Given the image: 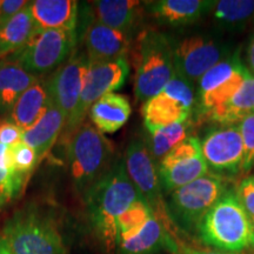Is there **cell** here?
<instances>
[{
    "label": "cell",
    "instance_id": "83f0119b",
    "mask_svg": "<svg viewBox=\"0 0 254 254\" xmlns=\"http://www.w3.org/2000/svg\"><path fill=\"white\" fill-rule=\"evenodd\" d=\"M153 215V208L144 198L133 202L118 220V243L135 236Z\"/></svg>",
    "mask_w": 254,
    "mask_h": 254
},
{
    "label": "cell",
    "instance_id": "4fadbf2b",
    "mask_svg": "<svg viewBox=\"0 0 254 254\" xmlns=\"http://www.w3.org/2000/svg\"><path fill=\"white\" fill-rule=\"evenodd\" d=\"M126 173L138 192L140 193L154 214L160 219L166 211L161 195V184L159 178L158 165L150 153L147 144L135 138L129 141L124 155Z\"/></svg>",
    "mask_w": 254,
    "mask_h": 254
},
{
    "label": "cell",
    "instance_id": "7a4b0ae2",
    "mask_svg": "<svg viewBox=\"0 0 254 254\" xmlns=\"http://www.w3.org/2000/svg\"><path fill=\"white\" fill-rule=\"evenodd\" d=\"M200 239L222 252L239 253L254 247L252 219L236 192L227 190L213 207L206 213L198 226Z\"/></svg>",
    "mask_w": 254,
    "mask_h": 254
},
{
    "label": "cell",
    "instance_id": "e575fe53",
    "mask_svg": "<svg viewBox=\"0 0 254 254\" xmlns=\"http://www.w3.org/2000/svg\"><path fill=\"white\" fill-rule=\"evenodd\" d=\"M176 254H239V253L222 252V251H204V250L190 249V247H182V249L177 250Z\"/></svg>",
    "mask_w": 254,
    "mask_h": 254
},
{
    "label": "cell",
    "instance_id": "603a6c76",
    "mask_svg": "<svg viewBox=\"0 0 254 254\" xmlns=\"http://www.w3.org/2000/svg\"><path fill=\"white\" fill-rule=\"evenodd\" d=\"M40 78L25 71L11 60L0 62V114L11 112L18 98Z\"/></svg>",
    "mask_w": 254,
    "mask_h": 254
},
{
    "label": "cell",
    "instance_id": "f35d334b",
    "mask_svg": "<svg viewBox=\"0 0 254 254\" xmlns=\"http://www.w3.org/2000/svg\"><path fill=\"white\" fill-rule=\"evenodd\" d=\"M252 224H253V230H254V218H252Z\"/></svg>",
    "mask_w": 254,
    "mask_h": 254
},
{
    "label": "cell",
    "instance_id": "d6986e66",
    "mask_svg": "<svg viewBox=\"0 0 254 254\" xmlns=\"http://www.w3.org/2000/svg\"><path fill=\"white\" fill-rule=\"evenodd\" d=\"M131 113L132 107L126 95L113 92L95 101L87 114L98 131L103 134H112L128 122Z\"/></svg>",
    "mask_w": 254,
    "mask_h": 254
},
{
    "label": "cell",
    "instance_id": "d590c367",
    "mask_svg": "<svg viewBox=\"0 0 254 254\" xmlns=\"http://www.w3.org/2000/svg\"><path fill=\"white\" fill-rule=\"evenodd\" d=\"M246 62L249 65V71L254 74V36L251 38L246 50Z\"/></svg>",
    "mask_w": 254,
    "mask_h": 254
},
{
    "label": "cell",
    "instance_id": "4316f807",
    "mask_svg": "<svg viewBox=\"0 0 254 254\" xmlns=\"http://www.w3.org/2000/svg\"><path fill=\"white\" fill-rule=\"evenodd\" d=\"M213 18L225 30H243L254 15V0H220L213 7Z\"/></svg>",
    "mask_w": 254,
    "mask_h": 254
},
{
    "label": "cell",
    "instance_id": "5b68a950",
    "mask_svg": "<svg viewBox=\"0 0 254 254\" xmlns=\"http://www.w3.org/2000/svg\"><path fill=\"white\" fill-rule=\"evenodd\" d=\"M1 236L12 254H67L57 222L34 207L15 212L6 221Z\"/></svg>",
    "mask_w": 254,
    "mask_h": 254
},
{
    "label": "cell",
    "instance_id": "8d00e7d4",
    "mask_svg": "<svg viewBox=\"0 0 254 254\" xmlns=\"http://www.w3.org/2000/svg\"><path fill=\"white\" fill-rule=\"evenodd\" d=\"M8 148L9 146L0 144V167L8 170Z\"/></svg>",
    "mask_w": 254,
    "mask_h": 254
},
{
    "label": "cell",
    "instance_id": "ffe728a7",
    "mask_svg": "<svg viewBox=\"0 0 254 254\" xmlns=\"http://www.w3.org/2000/svg\"><path fill=\"white\" fill-rule=\"evenodd\" d=\"M51 105L52 101L46 81L38 80L18 98L9 112V117L21 131H26L39 122Z\"/></svg>",
    "mask_w": 254,
    "mask_h": 254
},
{
    "label": "cell",
    "instance_id": "8992f818",
    "mask_svg": "<svg viewBox=\"0 0 254 254\" xmlns=\"http://www.w3.org/2000/svg\"><path fill=\"white\" fill-rule=\"evenodd\" d=\"M77 34V31L38 30L26 45L12 53L8 60L40 78L57 71L71 57Z\"/></svg>",
    "mask_w": 254,
    "mask_h": 254
},
{
    "label": "cell",
    "instance_id": "1f68e13d",
    "mask_svg": "<svg viewBox=\"0 0 254 254\" xmlns=\"http://www.w3.org/2000/svg\"><path fill=\"white\" fill-rule=\"evenodd\" d=\"M236 194L251 219L254 218V176H247L238 184Z\"/></svg>",
    "mask_w": 254,
    "mask_h": 254
},
{
    "label": "cell",
    "instance_id": "6da1fadb",
    "mask_svg": "<svg viewBox=\"0 0 254 254\" xmlns=\"http://www.w3.org/2000/svg\"><path fill=\"white\" fill-rule=\"evenodd\" d=\"M92 230L105 254L118 253V220L138 199L142 198L126 173L124 159L85 193Z\"/></svg>",
    "mask_w": 254,
    "mask_h": 254
},
{
    "label": "cell",
    "instance_id": "74e56055",
    "mask_svg": "<svg viewBox=\"0 0 254 254\" xmlns=\"http://www.w3.org/2000/svg\"><path fill=\"white\" fill-rule=\"evenodd\" d=\"M0 254H12L11 250L2 236H0Z\"/></svg>",
    "mask_w": 254,
    "mask_h": 254
},
{
    "label": "cell",
    "instance_id": "f546056e",
    "mask_svg": "<svg viewBox=\"0 0 254 254\" xmlns=\"http://www.w3.org/2000/svg\"><path fill=\"white\" fill-rule=\"evenodd\" d=\"M238 127L244 145L243 172H247L254 165V113L245 117Z\"/></svg>",
    "mask_w": 254,
    "mask_h": 254
},
{
    "label": "cell",
    "instance_id": "5bb4252c",
    "mask_svg": "<svg viewBox=\"0 0 254 254\" xmlns=\"http://www.w3.org/2000/svg\"><path fill=\"white\" fill-rule=\"evenodd\" d=\"M201 153L208 170L218 176H236L243 172L244 145L238 125L212 128L200 140Z\"/></svg>",
    "mask_w": 254,
    "mask_h": 254
},
{
    "label": "cell",
    "instance_id": "7402d4cb",
    "mask_svg": "<svg viewBox=\"0 0 254 254\" xmlns=\"http://www.w3.org/2000/svg\"><path fill=\"white\" fill-rule=\"evenodd\" d=\"M252 113H254V74L247 69L245 80L233 98L209 112L204 119L221 126L238 125L245 117Z\"/></svg>",
    "mask_w": 254,
    "mask_h": 254
},
{
    "label": "cell",
    "instance_id": "ba28073f",
    "mask_svg": "<svg viewBox=\"0 0 254 254\" xmlns=\"http://www.w3.org/2000/svg\"><path fill=\"white\" fill-rule=\"evenodd\" d=\"M195 104L194 85L179 73L142 106L146 129L187 122Z\"/></svg>",
    "mask_w": 254,
    "mask_h": 254
},
{
    "label": "cell",
    "instance_id": "836d02e7",
    "mask_svg": "<svg viewBox=\"0 0 254 254\" xmlns=\"http://www.w3.org/2000/svg\"><path fill=\"white\" fill-rule=\"evenodd\" d=\"M30 1L26 0H0V23L8 20L19 12L28 7Z\"/></svg>",
    "mask_w": 254,
    "mask_h": 254
},
{
    "label": "cell",
    "instance_id": "3957f363",
    "mask_svg": "<svg viewBox=\"0 0 254 254\" xmlns=\"http://www.w3.org/2000/svg\"><path fill=\"white\" fill-rule=\"evenodd\" d=\"M112 141L90 123H82L73 132L68 144L69 176L74 190L85 193L113 166Z\"/></svg>",
    "mask_w": 254,
    "mask_h": 254
},
{
    "label": "cell",
    "instance_id": "8fae6325",
    "mask_svg": "<svg viewBox=\"0 0 254 254\" xmlns=\"http://www.w3.org/2000/svg\"><path fill=\"white\" fill-rule=\"evenodd\" d=\"M88 67L90 60L86 52L74 50L46 81L51 101L65 116L66 125L77 112Z\"/></svg>",
    "mask_w": 254,
    "mask_h": 254
},
{
    "label": "cell",
    "instance_id": "44dd1931",
    "mask_svg": "<svg viewBox=\"0 0 254 254\" xmlns=\"http://www.w3.org/2000/svg\"><path fill=\"white\" fill-rule=\"evenodd\" d=\"M66 118L58 107L51 105L47 112L31 128L23 131L21 141L31 146L39 158V161L49 153L57 139L65 128Z\"/></svg>",
    "mask_w": 254,
    "mask_h": 254
},
{
    "label": "cell",
    "instance_id": "d6a6232c",
    "mask_svg": "<svg viewBox=\"0 0 254 254\" xmlns=\"http://www.w3.org/2000/svg\"><path fill=\"white\" fill-rule=\"evenodd\" d=\"M21 131L11 119H0V144L12 146L21 141Z\"/></svg>",
    "mask_w": 254,
    "mask_h": 254
},
{
    "label": "cell",
    "instance_id": "52a82bcc",
    "mask_svg": "<svg viewBox=\"0 0 254 254\" xmlns=\"http://www.w3.org/2000/svg\"><path fill=\"white\" fill-rule=\"evenodd\" d=\"M226 190L224 178L218 174H205L170 193L168 214L185 230L198 228L202 218Z\"/></svg>",
    "mask_w": 254,
    "mask_h": 254
},
{
    "label": "cell",
    "instance_id": "d4e9b609",
    "mask_svg": "<svg viewBox=\"0 0 254 254\" xmlns=\"http://www.w3.org/2000/svg\"><path fill=\"white\" fill-rule=\"evenodd\" d=\"M168 237L163 222L153 215L135 236L118 243L119 254H157L166 245Z\"/></svg>",
    "mask_w": 254,
    "mask_h": 254
},
{
    "label": "cell",
    "instance_id": "30bf717a",
    "mask_svg": "<svg viewBox=\"0 0 254 254\" xmlns=\"http://www.w3.org/2000/svg\"><path fill=\"white\" fill-rule=\"evenodd\" d=\"M224 43L206 34H195L173 43V58L176 72L198 84L200 78L221 60L230 57Z\"/></svg>",
    "mask_w": 254,
    "mask_h": 254
},
{
    "label": "cell",
    "instance_id": "2e32d148",
    "mask_svg": "<svg viewBox=\"0 0 254 254\" xmlns=\"http://www.w3.org/2000/svg\"><path fill=\"white\" fill-rule=\"evenodd\" d=\"M215 2L212 0H158L146 1L145 8L159 23L180 27L195 23L209 13Z\"/></svg>",
    "mask_w": 254,
    "mask_h": 254
},
{
    "label": "cell",
    "instance_id": "f1b7e54d",
    "mask_svg": "<svg viewBox=\"0 0 254 254\" xmlns=\"http://www.w3.org/2000/svg\"><path fill=\"white\" fill-rule=\"evenodd\" d=\"M39 158L36 153V151L20 141L17 144L9 146L8 148V171L17 176L24 177L27 179V177L36 170V167L39 164Z\"/></svg>",
    "mask_w": 254,
    "mask_h": 254
},
{
    "label": "cell",
    "instance_id": "9c48e42d",
    "mask_svg": "<svg viewBox=\"0 0 254 254\" xmlns=\"http://www.w3.org/2000/svg\"><path fill=\"white\" fill-rule=\"evenodd\" d=\"M129 74V64L127 58H120L111 62L90 63L84 88L77 112L73 119L65 126L66 134L71 136L73 132L84 123L88 110L95 101L104 95L113 93L124 86Z\"/></svg>",
    "mask_w": 254,
    "mask_h": 254
},
{
    "label": "cell",
    "instance_id": "e0dca14e",
    "mask_svg": "<svg viewBox=\"0 0 254 254\" xmlns=\"http://www.w3.org/2000/svg\"><path fill=\"white\" fill-rule=\"evenodd\" d=\"M28 11L39 30L77 31L78 1L73 0H34Z\"/></svg>",
    "mask_w": 254,
    "mask_h": 254
},
{
    "label": "cell",
    "instance_id": "7c38bea8",
    "mask_svg": "<svg viewBox=\"0 0 254 254\" xmlns=\"http://www.w3.org/2000/svg\"><path fill=\"white\" fill-rule=\"evenodd\" d=\"M158 171L161 189L168 194L207 174L199 138L187 136L158 164Z\"/></svg>",
    "mask_w": 254,
    "mask_h": 254
},
{
    "label": "cell",
    "instance_id": "ac0fdd59",
    "mask_svg": "<svg viewBox=\"0 0 254 254\" xmlns=\"http://www.w3.org/2000/svg\"><path fill=\"white\" fill-rule=\"evenodd\" d=\"M142 2L135 0H99L87 8L94 20L132 36L140 19Z\"/></svg>",
    "mask_w": 254,
    "mask_h": 254
},
{
    "label": "cell",
    "instance_id": "9a60e30c",
    "mask_svg": "<svg viewBox=\"0 0 254 254\" xmlns=\"http://www.w3.org/2000/svg\"><path fill=\"white\" fill-rule=\"evenodd\" d=\"M86 14L88 19L82 26L81 39L90 63L126 58L131 49L132 36L94 20L88 12Z\"/></svg>",
    "mask_w": 254,
    "mask_h": 254
},
{
    "label": "cell",
    "instance_id": "4dcf8cb0",
    "mask_svg": "<svg viewBox=\"0 0 254 254\" xmlns=\"http://www.w3.org/2000/svg\"><path fill=\"white\" fill-rule=\"evenodd\" d=\"M26 180L24 177L17 176L6 168L0 167V207L20 194Z\"/></svg>",
    "mask_w": 254,
    "mask_h": 254
},
{
    "label": "cell",
    "instance_id": "cb8c5ba5",
    "mask_svg": "<svg viewBox=\"0 0 254 254\" xmlns=\"http://www.w3.org/2000/svg\"><path fill=\"white\" fill-rule=\"evenodd\" d=\"M38 30L28 7L0 23V58L11 56L24 47Z\"/></svg>",
    "mask_w": 254,
    "mask_h": 254
},
{
    "label": "cell",
    "instance_id": "484cf974",
    "mask_svg": "<svg viewBox=\"0 0 254 254\" xmlns=\"http://www.w3.org/2000/svg\"><path fill=\"white\" fill-rule=\"evenodd\" d=\"M190 129L189 120L159 128L146 129L148 133L147 147L157 165L166 155L187 138Z\"/></svg>",
    "mask_w": 254,
    "mask_h": 254
},
{
    "label": "cell",
    "instance_id": "277c9868",
    "mask_svg": "<svg viewBox=\"0 0 254 254\" xmlns=\"http://www.w3.org/2000/svg\"><path fill=\"white\" fill-rule=\"evenodd\" d=\"M134 95L146 103L157 95L176 74L173 43L158 31H144L135 47Z\"/></svg>",
    "mask_w": 254,
    "mask_h": 254
}]
</instances>
